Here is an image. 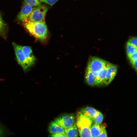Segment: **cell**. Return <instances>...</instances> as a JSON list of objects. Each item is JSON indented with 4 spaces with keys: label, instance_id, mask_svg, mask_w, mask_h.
Here are the masks:
<instances>
[{
    "label": "cell",
    "instance_id": "cell-1",
    "mask_svg": "<svg viewBox=\"0 0 137 137\" xmlns=\"http://www.w3.org/2000/svg\"><path fill=\"white\" fill-rule=\"evenodd\" d=\"M25 22L24 27L30 33L41 41L46 40L48 31L45 21L36 22L27 21Z\"/></svg>",
    "mask_w": 137,
    "mask_h": 137
},
{
    "label": "cell",
    "instance_id": "cell-2",
    "mask_svg": "<svg viewBox=\"0 0 137 137\" xmlns=\"http://www.w3.org/2000/svg\"><path fill=\"white\" fill-rule=\"evenodd\" d=\"M93 123L92 119L79 112L76 125L80 136L91 137L90 129Z\"/></svg>",
    "mask_w": 137,
    "mask_h": 137
},
{
    "label": "cell",
    "instance_id": "cell-3",
    "mask_svg": "<svg viewBox=\"0 0 137 137\" xmlns=\"http://www.w3.org/2000/svg\"><path fill=\"white\" fill-rule=\"evenodd\" d=\"M48 9L46 6L43 5L33 8L28 19V21L39 22L45 21V17Z\"/></svg>",
    "mask_w": 137,
    "mask_h": 137
},
{
    "label": "cell",
    "instance_id": "cell-4",
    "mask_svg": "<svg viewBox=\"0 0 137 137\" xmlns=\"http://www.w3.org/2000/svg\"><path fill=\"white\" fill-rule=\"evenodd\" d=\"M12 44L18 62L24 71H26L31 66L24 55L22 50V46L14 42H12Z\"/></svg>",
    "mask_w": 137,
    "mask_h": 137
},
{
    "label": "cell",
    "instance_id": "cell-5",
    "mask_svg": "<svg viewBox=\"0 0 137 137\" xmlns=\"http://www.w3.org/2000/svg\"><path fill=\"white\" fill-rule=\"evenodd\" d=\"M106 62L104 60L95 57H91L90 58L88 65L96 79L98 73L104 67Z\"/></svg>",
    "mask_w": 137,
    "mask_h": 137
},
{
    "label": "cell",
    "instance_id": "cell-6",
    "mask_svg": "<svg viewBox=\"0 0 137 137\" xmlns=\"http://www.w3.org/2000/svg\"><path fill=\"white\" fill-rule=\"evenodd\" d=\"M75 119L73 114H68L56 118L54 121L64 129L71 127L75 123Z\"/></svg>",
    "mask_w": 137,
    "mask_h": 137
},
{
    "label": "cell",
    "instance_id": "cell-7",
    "mask_svg": "<svg viewBox=\"0 0 137 137\" xmlns=\"http://www.w3.org/2000/svg\"><path fill=\"white\" fill-rule=\"evenodd\" d=\"M117 70L116 65L110 63L107 71L105 77V85H109L115 76Z\"/></svg>",
    "mask_w": 137,
    "mask_h": 137
},
{
    "label": "cell",
    "instance_id": "cell-8",
    "mask_svg": "<svg viewBox=\"0 0 137 137\" xmlns=\"http://www.w3.org/2000/svg\"><path fill=\"white\" fill-rule=\"evenodd\" d=\"M33 9L32 7L25 4L17 16L18 19L24 22L27 21Z\"/></svg>",
    "mask_w": 137,
    "mask_h": 137
},
{
    "label": "cell",
    "instance_id": "cell-9",
    "mask_svg": "<svg viewBox=\"0 0 137 137\" xmlns=\"http://www.w3.org/2000/svg\"><path fill=\"white\" fill-rule=\"evenodd\" d=\"M22 50L25 57L31 67L35 63L36 59L31 48L28 46H22Z\"/></svg>",
    "mask_w": 137,
    "mask_h": 137
},
{
    "label": "cell",
    "instance_id": "cell-10",
    "mask_svg": "<svg viewBox=\"0 0 137 137\" xmlns=\"http://www.w3.org/2000/svg\"><path fill=\"white\" fill-rule=\"evenodd\" d=\"M86 82L90 85H97L96 78L88 65L86 69L85 76Z\"/></svg>",
    "mask_w": 137,
    "mask_h": 137
},
{
    "label": "cell",
    "instance_id": "cell-11",
    "mask_svg": "<svg viewBox=\"0 0 137 137\" xmlns=\"http://www.w3.org/2000/svg\"><path fill=\"white\" fill-rule=\"evenodd\" d=\"M110 63L107 61L103 68L99 72L96 79L97 85L105 84V77L106 73Z\"/></svg>",
    "mask_w": 137,
    "mask_h": 137
},
{
    "label": "cell",
    "instance_id": "cell-12",
    "mask_svg": "<svg viewBox=\"0 0 137 137\" xmlns=\"http://www.w3.org/2000/svg\"><path fill=\"white\" fill-rule=\"evenodd\" d=\"M48 131L51 134L60 133L67 136L65 133L64 129L54 121H52L50 123L48 127Z\"/></svg>",
    "mask_w": 137,
    "mask_h": 137
},
{
    "label": "cell",
    "instance_id": "cell-13",
    "mask_svg": "<svg viewBox=\"0 0 137 137\" xmlns=\"http://www.w3.org/2000/svg\"><path fill=\"white\" fill-rule=\"evenodd\" d=\"M79 112L88 116L93 119L99 111L93 108L86 107L82 108Z\"/></svg>",
    "mask_w": 137,
    "mask_h": 137
},
{
    "label": "cell",
    "instance_id": "cell-14",
    "mask_svg": "<svg viewBox=\"0 0 137 137\" xmlns=\"http://www.w3.org/2000/svg\"><path fill=\"white\" fill-rule=\"evenodd\" d=\"M75 123L71 127L64 129V130L67 137H77L79 135Z\"/></svg>",
    "mask_w": 137,
    "mask_h": 137
},
{
    "label": "cell",
    "instance_id": "cell-15",
    "mask_svg": "<svg viewBox=\"0 0 137 137\" xmlns=\"http://www.w3.org/2000/svg\"><path fill=\"white\" fill-rule=\"evenodd\" d=\"M100 125L93 124L90 129L91 137H98L100 133Z\"/></svg>",
    "mask_w": 137,
    "mask_h": 137
},
{
    "label": "cell",
    "instance_id": "cell-16",
    "mask_svg": "<svg viewBox=\"0 0 137 137\" xmlns=\"http://www.w3.org/2000/svg\"><path fill=\"white\" fill-rule=\"evenodd\" d=\"M12 133L4 125L0 122V137L7 136L12 135Z\"/></svg>",
    "mask_w": 137,
    "mask_h": 137
},
{
    "label": "cell",
    "instance_id": "cell-17",
    "mask_svg": "<svg viewBox=\"0 0 137 137\" xmlns=\"http://www.w3.org/2000/svg\"><path fill=\"white\" fill-rule=\"evenodd\" d=\"M126 48L127 54L128 58L137 50L128 41L126 43Z\"/></svg>",
    "mask_w": 137,
    "mask_h": 137
},
{
    "label": "cell",
    "instance_id": "cell-18",
    "mask_svg": "<svg viewBox=\"0 0 137 137\" xmlns=\"http://www.w3.org/2000/svg\"><path fill=\"white\" fill-rule=\"evenodd\" d=\"M103 119V115L99 112L96 116L92 119L93 122L94 124L100 125L102 122Z\"/></svg>",
    "mask_w": 137,
    "mask_h": 137
},
{
    "label": "cell",
    "instance_id": "cell-19",
    "mask_svg": "<svg viewBox=\"0 0 137 137\" xmlns=\"http://www.w3.org/2000/svg\"><path fill=\"white\" fill-rule=\"evenodd\" d=\"M25 4L32 7H37L41 4V0H24Z\"/></svg>",
    "mask_w": 137,
    "mask_h": 137
},
{
    "label": "cell",
    "instance_id": "cell-20",
    "mask_svg": "<svg viewBox=\"0 0 137 137\" xmlns=\"http://www.w3.org/2000/svg\"><path fill=\"white\" fill-rule=\"evenodd\" d=\"M100 131L98 137H107L106 131L104 127L101 124L100 125Z\"/></svg>",
    "mask_w": 137,
    "mask_h": 137
},
{
    "label": "cell",
    "instance_id": "cell-21",
    "mask_svg": "<svg viewBox=\"0 0 137 137\" xmlns=\"http://www.w3.org/2000/svg\"><path fill=\"white\" fill-rule=\"evenodd\" d=\"M128 41L137 49V37H133L130 38Z\"/></svg>",
    "mask_w": 137,
    "mask_h": 137
},
{
    "label": "cell",
    "instance_id": "cell-22",
    "mask_svg": "<svg viewBox=\"0 0 137 137\" xmlns=\"http://www.w3.org/2000/svg\"><path fill=\"white\" fill-rule=\"evenodd\" d=\"M59 0H41V2H44L53 6L55 3Z\"/></svg>",
    "mask_w": 137,
    "mask_h": 137
},
{
    "label": "cell",
    "instance_id": "cell-23",
    "mask_svg": "<svg viewBox=\"0 0 137 137\" xmlns=\"http://www.w3.org/2000/svg\"><path fill=\"white\" fill-rule=\"evenodd\" d=\"M131 63L137 60V50L129 58Z\"/></svg>",
    "mask_w": 137,
    "mask_h": 137
},
{
    "label": "cell",
    "instance_id": "cell-24",
    "mask_svg": "<svg viewBox=\"0 0 137 137\" xmlns=\"http://www.w3.org/2000/svg\"><path fill=\"white\" fill-rule=\"evenodd\" d=\"M4 24L3 21L0 15V32H2L3 30L4 27Z\"/></svg>",
    "mask_w": 137,
    "mask_h": 137
},
{
    "label": "cell",
    "instance_id": "cell-25",
    "mask_svg": "<svg viewBox=\"0 0 137 137\" xmlns=\"http://www.w3.org/2000/svg\"><path fill=\"white\" fill-rule=\"evenodd\" d=\"M50 135L51 136L53 137H67V136L65 135L60 133L51 134Z\"/></svg>",
    "mask_w": 137,
    "mask_h": 137
},
{
    "label": "cell",
    "instance_id": "cell-26",
    "mask_svg": "<svg viewBox=\"0 0 137 137\" xmlns=\"http://www.w3.org/2000/svg\"><path fill=\"white\" fill-rule=\"evenodd\" d=\"M134 69L137 72V60L131 63Z\"/></svg>",
    "mask_w": 137,
    "mask_h": 137
}]
</instances>
